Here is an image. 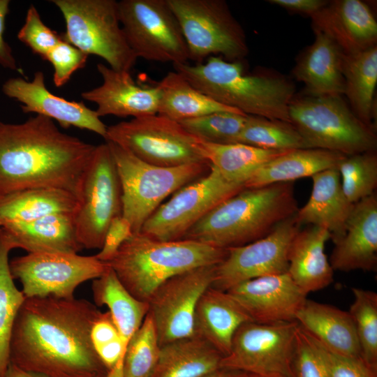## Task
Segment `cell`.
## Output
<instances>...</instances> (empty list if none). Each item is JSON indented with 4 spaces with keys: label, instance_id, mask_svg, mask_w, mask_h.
Returning <instances> with one entry per match:
<instances>
[{
    "label": "cell",
    "instance_id": "6da1fadb",
    "mask_svg": "<svg viewBox=\"0 0 377 377\" xmlns=\"http://www.w3.org/2000/svg\"><path fill=\"white\" fill-rule=\"evenodd\" d=\"M100 312L84 299L26 298L14 323L10 362L44 377H106L91 339Z\"/></svg>",
    "mask_w": 377,
    "mask_h": 377
},
{
    "label": "cell",
    "instance_id": "7a4b0ae2",
    "mask_svg": "<svg viewBox=\"0 0 377 377\" xmlns=\"http://www.w3.org/2000/svg\"><path fill=\"white\" fill-rule=\"evenodd\" d=\"M96 146L61 132L43 115L21 124L0 121V195L29 188H55L77 199Z\"/></svg>",
    "mask_w": 377,
    "mask_h": 377
},
{
    "label": "cell",
    "instance_id": "3957f363",
    "mask_svg": "<svg viewBox=\"0 0 377 377\" xmlns=\"http://www.w3.org/2000/svg\"><path fill=\"white\" fill-rule=\"evenodd\" d=\"M297 210L292 182L244 188L213 208L182 239L224 249L240 246L265 237Z\"/></svg>",
    "mask_w": 377,
    "mask_h": 377
},
{
    "label": "cell",
    "instance_id": "277c9868",
    "mask_svg": "<svg viewBox=\"0 0 377 377\" xmlns=\"http://www.w3.org/2000/svg\"><path fill=\"white\" fill-rule=\"evenodd\" d=\"M195 89L246 115L290 123L288 109L295 86L279 76L244 73L241 61L211 56L203 62L173 64Z\"/></svg>",
    "mask_w": 377,
    "mask_h": 377
},
{
    "label": "cell",
    "instance_id": "5b68a950",
    "mask_svg": "<svg viewBox=\"0 0 377 377\" xmlns=\"http://www.w3.org/2000/svg\"><path fill=\"white\" fill-rule=\"evenodd\" d=\"M227 253L195 240L160 241L139 232L126 239L105 263L131 295L148 302L168 279L199 267L217 265Z\"/></svg>",
    "mask_w": 377,
    "mask_h": 377
},
{
    "label": "cell",
    "instance_id": "8992f818",
    "mask_svg": "<svg viewBox=\"0 0 377 377\" xmlns=\"http://www.w3.org/2000/svg\"><path fill=\"white\" fill-rule=\"evenodd\" d=\"M288 113L306 149L346 156L376 150L374 127L362 122L340 95L294 96Z\"/></svg>",
    "mask_w": 377,
    "mask_h": 377
},
{
    "label": "cell",
    "instance_id": "52a82bcc",
    "mask_svg": "<svg viewBox=\"0 0 377 377\" xmlns=\"http://www.w3.org/2000/svg\"><path fill=\"white\" fill-rule=\"evenodd\" d=\"M117 167L121 188L122 216L137 234L162 201L182 187L206 175L207 163L177 167L147 163L119 145L107 142Z\"/></svg>",
    "mask_w": 377,
    "mask_h": 377
},
{
    "label": "cell",
    "instance_id": "ba28073f",
    "mask_svg": "<svg viewBox=\"0 0 377 377\" xmlns=\"http://www.w3.org/2000/svg\"><path fill=\"white\" fill-rule=\"evenodd\" d=\"M66 31L61 38L84 53L103 58L116 71L130 72L137 57L122 30L114 0H53Z\"/></svg>",
    "mask_w": 377,
    "mask_h": 377
},
{
    "label": "cell",
    "instance_id": "9c48e42d",
    "mask_svg": "<svg viewBox=\"0 0 377 377\" xmlns=\"http://www.w3.org/2000/svg\"><path fill=\"white\" fill-rule=\"evenodd\" d=\"M180 24L188 59L200 64L221 54L228 61L249 53L244 30L223 0H167Z\"/></svg>",
    "mask_w": 377,
    "mask_h": 377
},
{
    "label": "cell",
    "instance_id": "30bf717a",
    "mask_svg": "<svg viewBox=\"0 0 377 377\" xmlns=\"http://www.w3.org/2000/svg\"><path fill=\"white\" fill-rule=\"evenodd\" d=\"M105 140L156 166L209 163L203 156L200 140L178 121L159 114L109 126Z\"/></svg>",
    "mask_w": 377,
    "mask_h": 377
},
{
    "label": "cell",
    "instance_id": "8fae6325",
    "mask_svg": "<svg viewBox=\"0 0 377 377\" xmlns=\"http://www.w3.org/2000/svg\"><path fill=\"white\" fill-rule=\"evenodd\" d=\"M120 24L137 58L173 64L187 63L188 47L167 0L118 1Z\"/></svg>",
    "mask_w": 377,
    "mask_h": 377
},
{
    "label": "cell",
    "instance_id": "7c38bea8",
    "mask_svg": "<svg viewBox=\"0 0 377 377\" xmlns=\"http://www.w3.org/2000/svg\"><path fill=\"white\" fill-rule=\"evenodd\" d=\"M122 215L121 184L107 142L96 146L82 175L74 221L78 240L87 249H101L113 219Z\"/></svg>",
    "mask_w": 377,
    "mask_h": 377
},
{
    "label": "cell",
    "instance_id": "4fadbf2b",
    "mask_svg": "<svg viewBox=\"0 0 377 377\" xmlns=\"http://www.w3.org/2000/svg\"><path fill=\"white\" fill-rule=\"evenodd\" d=\"M11 275L22 286L26 298L74 297L82 283L105 273L106 263L94 256L59 252L27 253L9 261Z\"/></svg>",
    "mask_w": 377,
    "mask_h": 377
},
{
    "label": "cell",
    "instance_id": "5bb4252c",
    "mask_svg": "<svg viewBox=\"0 0 377 377\" xmlns=\"http://www.w3.org/2000/svg\"><path fill=\"white\" fill-rule=\"evenodd\" d=\"M244 188L242 184L227 181L209 165L206 175L182 187L161 205L140 232L160 241L182 239L213 208Z\"/></svg>",
    "mask_w": 377,
    "mask_h": 377
},
{
    "label": "cell",
    "instance_id": "9a60e30c",
    "mask_svg": "<svg viewBox=\"0 0 377 377\" xmlns=\"http://www.w3.org/2000/svg\"><path fill=\"white\" fill-rule=\"evenodd\" d=\"M297 321L263 324L248 322L239 327L221 369L263 377H293Z\"/></svg>",
    "mask_w": 377,
    "mask_h": 377
},
{
    "label": "cell",
    "instance_id": "2e32d148",
    "mask_svg": "<svg viewBox=\"0 0 377 377\" xmlns=\"http://www.w3.org/2000/svg\"><path fill=\"white\" fill-rule=\"evenodd\" d=\"M216 265L199 267L174 276L154 293L149 304L160 346L195 336L197 304L212 286Z\"/></svg>",
    "mask_w": 377,
    "mask_h": 377
},
{
    "label": "cell",
    "instance_id": "e0dca14e",
    "mask_svg": "<svg viewBox=\"0 0 377 377\" xmlns=\"http://www.w3.org/2000/svg\"><path fill=\"white\" fill-rule=\"evenodd\" d=\"M300 226L294 214L265 237L228 249L227 256L216 267L212 287L227 291L248 280L288 272L289 250Z\"/></svg>",
    "mask_w": 377,
    "mask_h": 377
},
{
    "label": "cell",
    "instance_id": "ac0fdd59",
    "mask_svg": "<svg viewBox=\"0 0 377 377\" xmlns=\"http://www.w3.org/2000/svg\"><path fill=\"white\" fill-rule=\"evenodd\" d=\"M226 292L253 322L263 324L296 321L307 299L288 272L248 280Z\"/></svg>",
    "mask_w": 377,
    "mask_h": 377
},
{
    "label": "cell",
    "instance_id": "d6986e66",
    "mask_svg": "<svg viewBox=\"0 0 377 377\" xmlns=\"http://www.w3.org/2000/svg\"><path fill=\"white\" fill-rule=\"evenodd\" d=\"M4 94L22 103L24 113H36L56 120L65 128L71 126L89 130L105 138L107 126L96 110L83 102L71 101L50 92L45 84L44 74L35 73L31 81L21 77L8 80L3 85Z\"/></svg>",
    "mask_w": 377,
    "mask_h": 377
},
{
    "label": "cell",
    "instance_id": "ffe728a7",
    "mask_svg": "<svg viewBox=\"0 0 377 377\" xmlns=\"http://www.w3.org/2000/svg\"><path fill=\"white\" fill-rule=\"evenodd\" d=\"M102 84L81 96L97 105L96 113L101 117L114 115L133 118L158 114L160 90L154 87L138 85L130 72L116 71L103 64H97Z\"/></svg>",
    "mask_w": 377,
    "mask_h": 377
},
{
    "label": "cell",
    "instance_id": "44dd1931",
    "mask_svg": "<svg viewBox=\"0 0 377 377\" xmlns=\"http://www.w3.org/2000/svg\"><path fill=\"white\" fill-rule=\"evenodd\" d=\"M311 17L313 31L326 34L346 54L376 45L377 22L362 1H332Z\"/></svg>",
    "mask_w": 377,
    "mask_h": 377
},
{
    "label": "cell",
    "instance_id": "7402d4cb",
    "mask_svg": "<svg viewBox=\"0 0 377 377\" xmlns=\"http://www.w3.org/2000/svg\"><path fill=\"white\" fill-rule=\"evenodd\" d=\"M334 270L374 271L377 266V197L376 193L353 205L344 235L334 242L330 258Z\"/></svg>",
    "mask_w": 377,
    "mask_h": 377
},
{
    "label": "cell",
    "instance_id": "603a6c76",
    "mask_svg": "<svg viewBox=\"0 0 377 377\" xmlns=\"http://www.w3.org/2000/svg\"><path fill=\"white\" fill-rule=\"evenodd\" d=\"M310 198L295 214L300 225L309 224L328 230L336 242L345 234L346 226L354 204L345 196L338 168L327 169L311 177Z\"/></svg>",
    "mask_w": 377,
    "mask_h": 377
},
{
    "label": "cell",
    "instance_id": "cb8c5ba5",
    "mask_svg": "<svg viewBox=\"0 0 377 377\" xmlns=\"http://www.w3.org/2000/svg\"><path fill=\"white\" fill-rule=\"evenodd\" d=\"M315 40L302 54L293 69L295 77L304 84L306 96L343 95L344 52L326 34L315 31Z\"/></svg>",
    "mask_w": 377,
    "mask_h": 377
},
{
    "label": "cell",
    "instance_id": "d4e9b609",
    "mask_svg": "<svg viewBox=\"0 0 377 377\" xmlns=\"http://www.w3.org/2000/svg\"><path fill=\"white\" fill-rule=\"evenodd\" d=\"M248 322L253 321L226 291L211 286L196 306L195 335L207 341L224 357L230 353L237 330Z\"/></svg>",
    "mask_w": 377,
    "mask_h": 377
},
{
    "label": "cell",
    "instance_id": "484cf974",
    "mask_svg": "<svg viewBox=\"0 0 377 377\" xmlns=\"http://www.w3.org/2000/svg\"><path fill=\"white\" fill-rule=\"evenodd\" d=\"M295 320L329 351L361 357L355 326L348 311L306 299L297 313Z\"/></svg>",
    "mask_w": 377,
    "mask_h": 377
},
{
    "label": "cell",
    "instance_id": "4316f807",
    "mask_svg": "<svg viewBox=\"0 0 377 377\" xmlns=\"http://www.w3.org/2000/svg\"><path fill=\"white\" fill-rule=\"evenodd\" d=\"M0 228L14 249L27 253H78L83 249L77 238L74 213L54 214Z\"/></svg>",
    "mask_w": 377,
    "mask_h": 377
},
{
    "label": "cell",
    "instance_id": "83f0119b",
    "mask_svg": "<svg viewBox=\"0 0 377 377\" xmlns=\"http://www.w3.org/2000/svg\"><path fill=\"white\" fill-rule=\"evenodd\" d=\"M331 239L327 229L311 226L300 230L294 237L288 253V270L294 282L306 295L330 286L334 269L325 253Z\"/></svg>",
    "mask_w": 377,
    "mask_h": 377
},
{
    "label": "cell",
    "instance_id": "f1b7e54d",
    "mask_svg": "<svg viewBox=\"0 0 377 377\" xmlns=\"http://www.w3.org/2000/svg\"><path fill=\"white\" fill-rule=\"evenodd\" d=\"M346 155L320 149H297L272 158L259 168L244 183L245 188L311 177L321 171L338 168Z\"/></svg>",
    "mask_w": 377,
    "mask_h": 377
},
{
    "label": "cell",
    "instance_id": "f546056e",
    "mask_svg": "<svg viewBox=\"0 0 377 377\" xmlns=\"http://www.w3.org/2000/svg\"><path fill=\"white\" fill-rule=\"evenodd\" d=\"M78 199L55 188H29L0 195V227L59 213H74Z\"/></svg>",
    "mask_w": 377,
    "mask_h": 377
},
{
    "label": "cell",
    "instance_id": "4dcf8cb0",
    "mask_svg": "<svg viewBox=\"0 0 377 377\" xmlns=\"http://www.w3.org/2000/svg\"><path fill=\"white\" fill-rule=\"evenodd\" d=\"M223 356L196 335L160 347L157 363L149 377H205L221 369Z\"/></svg>",
    "mask_w": 377,
    "mask_h": 377
},
{
    "label": "cell",
    "instance_id": "1f68e13d",
    "mask_svg": "<svg viewBox=\"0 0 377 377\" xmlns=\"http://www.w3.org/2000/svg\"><path fill=\"white\" fill-rule=\"evenodd\" d=\"M91 290L95 305L108 306L126 353L130 341L149 312L148 302L131 295L110 266L103 274L93 280Z\"/></svg>",
    "mask_w": 377,
    "mask_h": 377
},
{
    "label": "cell",
    "instance_id": "d6a6232c",
    "mask_svg": "<svg viewBox=\"0 0 377 377\" xmlns=\"http://www.w3.org/2000/svg\"><path fill=\"white\" fill-rule=\"evenodd\" d=\"M156 85L160 90L158 114L178 122L219 112L244 114L198 90L175 71L168 73Z\"/></svg>",
    "mask_w": 377,
    "mask_h": 377
},
{
    "label": "cell",
    "instance_id": "836d02e7",
    "mask_svg": "<svg viewBox=\"0 0 377 377\" xmlns=\"http://www.w3.org/2000/svg\"><path fill=\"white\" fill-rule=\"evenodd\" d=\"M342 73L344 94L354 114L372 126L374 97L377 83V46L357 53L344 54Z\"/></svg>",
    "mask_w": 377,
    "mask_h": 377
},
{
    "label": "cell",
    "instance_id": "e575fe53",
    "mask_svg": "<svg viewBox=\"0 0 377 377\" xmlns=\"http://www.w3.org/2000/svg\"><path fill=\"white\" fill-rule=\"evenodd\" d=\"M200 146L205 160L224 179L242 185L259 168L287 151L265 149L242 143L216 144L202 140Z\"/></svg>",
    "mask_w": 377,
    "mask_h": 377
},
{
    "label": "cell",
    "instance_id": "d590c367",
    "mask_svg": "<svg viewBox=\"0 0 377 377\" xmlns=\"http://www.w3.org/2000/svg\"><path fill=\"white\" fill-rule=\"evenodd\" d=\"M12 244L0 228V377L10 364V343L14 323L26 297L14 283L10 267Z\"/></svg>",
    "mask_w": 377,
    "mask_h": 377
},
{
    "label": "cell",
    "instance_id": "8d00e7d4",
    "mask_svg": "<svg viewBox=\"0 0 377 377\" xmlns=\"http://www.w3.org/2000/svg\"><path fill=\"white\" fill-rule=\"evenodd\" d=\"M233 143L271 150L306 149L302 138L289 122L247 115Z\"/></svg>",
    "mask_w": 377,
    "mask_h": 377
},
{
    "label": "cell",
    "instance_id": "74e56055",
    "mask_svg": "<svg viewBox=\"0 0 377 377\" xmlns=\"http://www.w3.org/2000/svg\"><path fill=\"white\" fill-rule=\"evenodd\" d=\"M354 301L349 313L353 320L360 347L361 358L377 371V294L353 288Z\"/></svg>",
    "mask_w": 377,
    "mask_h": 377
},
{
    "label": "cell",
    "instance_id": "f35d334b",
    "mask_svg": "<svg viewBox=\"0 0 377 377\" xmlns=\"http://www.w3.org/2000/svg\"><path fill=\"white\" fill-rule=\"evenodd\" d=\"M343 192L355 204L375 193L377 186V155L375 151L346 156L339 163Z\"/></svg>",
    "mask_w": 377,
    "mask_h": 377
},
{
    "label": "cell",
    "instance_id": "ab89813d",
    "mask_svg": "<svg viewBox=\"0 0 377 377\" xmlns=\"http://www.w3.org/2000/svg\"><path fill=\"white\" fill-rule=\"evenodd\" d=\"M160 345L149 313L126 350L123 377H149L158 359Z\"/></svg>",
    "mask_w": 377,
    "mask_h": 377
},
{
    "label": "cell",
    "instance_id": "60d3db41",
    "mask_svg": "<svg viewBox=\"0 0 377 377\" xmlns=\"http://www.w3.org/2000/svg\"><path fill=\"white\" fill-rule=\"evenodd\" d=\"M246 114L219 112L182 120L179 123L200 140L216 144L233 143L246 119Z\"/></svg>",
    "mask_w": 377,
    "mask_h": 377
},
{
    "label": "cell",
    "instance_id": "b9f144b4",
    "mask_svg": "<svg viewBox=\"0 0 377 377\" xmlns=\"http://www.w3.org/2000/svg\"><path fill=\"white\" fill-rule=\"evenodd\" d=\"M94 350L109 375L123 377L125 350L119 332L109 311H101L91 329Z\"/></svg>",
    "mask_w": 377,
    "mask_h": 377
},
{
    "label": "cell",
    "instance_id": "7bdbcfd3",
    "mask_svg": "<svg viewBox=\"0 0 377 377\" xmlns=\"http://www.w3.org/2000/svg\"><path fill=\"white\" fill-rule=\"evenodd\" d=\"M292 370L293 377H328L316 342L299 324L295 332Z\"/></svg>",
    "mask_w": 377,
    "mask_h": 377
},
{
    "label": "cell",
    "instance_id": "ee69618b",
    "mask_svg": "<svg viewBox=\"0 0 377 377\" xmlns=\"http://www.w3.org/2000/svg\"><path fill=\"white\" fill-rule=\"evenodd\" d=\"M17 38L44 60L48 52L61 40V36L44 24L34 5H30L27 10Z\"/></svg>",
    "mask_w": 377,
    "mask_h": 377
},
{
    "label": "cell",
    "instance_id": "f6af8a7d",
    "mask_svg": "<svg viewBox=\"0 0 377 377\" xmlns=\"http://www.w3.org/2000/svg\"><path fill=\"white\" fill-rule=\"evenodd\" d=\"M88 57L87 54L61 38L45 58L54 68V85L61 87L67 83L76 71L85 66Z\"/></svg>",
    "mask_w": 377,
    "mask_h": 377
},
{
    "label": "cell",
    "instance_id": "bcb514c9",
    "mask_svg": "<svg viewBox=\"0 0 377 377\" xmlns=\"http://www.w3.org/2000/svg\"><path fill=\"white\" fill-rule=\"evenodd\" d=\"M315 341L324 360L328 377H377V371L367 366L361 357L335 354Z\"/></svg>",
    "mask_w": 377,
    "mask_h": 377
},
{
    "label": "cell",
    "instance_id": "7dc6e473",
    "mask_svg": "<svg viewBox=\"0 0 377 377\" xmlns=\"http://www.w3.org/2000/svg\"><path fill=\"white\" fill-rule=\"evenodd\" d=\"M132 234L128 221L122 215L115 217L106 230L102 248L95 256L103 262L109 261Z\"/></svg>",
    "mask_w": 377,
    "mask_h": 377
},
{
    "label": "cell",
    "instance_id": "c3c4849f",
    "mask_svg": "<svg viewBox=\"0 0 377 377\" xmlns=\"http://www.w3.org/2000/svg\"><path fill=\"white\" fill-rule=\"evenodd\" d=\"M9 2L8 0H0V65L17 71L18 68L11 48L3 38L5 20L9 10Z\"/></svg>",
    "mask_w": 377,
    "mask_h": 377
},
{
    "label": "cell",
    "instance_id": "681fc988",
    "mask_svg": "<svg viewBox=\"0 0 377 377\" xmlns=\"http://www.w3.org/2000/svg\"><path fill=\"white\" fill-rule=\"evenodd\" d=\"M268 2L290 11L311 16L326 6L329 1L323 0H269Z\"/></svg>",
    "mask_w": 377,
    "mask_h": 377
},
{
    "label": "cell",
    "instance_id": "f907efd6",
    "mask_svg": "<svg viewBox=\"0 0 377 377\" xmlns=\"http://www.w3.org/2000/svg\"><path fill=\"white\" fill-rule=\"evenodd\" d=\"M5 377H44L41 375L25 371L10 362Z\"/></svg>",
    "mask_w": 377,
    "mask_h": 377
},
{
    "label": "cell",
    "instance_id": "816d5d0a",
    "mask_svg": "<svg viewBox=\"0 0 377 377\" xmlns=\"http://www.w3.org/2000/svg\"><path fill=\"white\" fill-rule=\"evenodd\" d=\"M247 373L238 370L219 369L205 377H246Z\"/></svg>",
    "mask_w": 377,
    "mask_h": 377
},
{
    "label": "cell",
    "instance_id": "f5cc1de1",
    "mask_svg": "<svg viewBox=\"0 0 377 377\" xmlns=\"http://www.w3.org/2000/svg\"><path fill=\"white\" fill-rule=\"evenodd\" d=\"M246 377H263V376L257 375V374L247 373Z\"/></svg>",
    "mask_w": 377,
    "mask_h": 377
}]
</instances>
